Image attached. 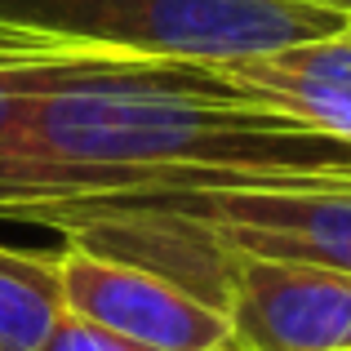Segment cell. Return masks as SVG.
<instances>
[{
	"mask_svg": "<svg viewBox=\"0 0 351 351\" xmlns=\"http://www.w3.org/2000/svg\"><path fill=\"white\" fill-rule=\"evenodd\" d=\"M178 187H351V143L258 107L214 62H53L0 143V218Z\"/></svg>",
	"mask_w": 351,
	"mask_h": 351,
	"instance_id": "obj_1",
	"label": "cell"
},
{
	"mask_svg": "<svg viewBox=\"0 0 351 351\" xmlns=\"http://www.w3.org/2000/svg\"><path fill=\"white\" fill-rule=\"evenodd\" d=\"M351 27V0H0L5 62H232Z\"/></svg>",
	"mask_w": 351,
	"mask_h": 351,
	"instance_id": "obj_2",
	"label": "cell"
},
{
	"mask_svg": "<svg viewBox=\"0 0 351 351\" xmlns=\"http://www.w3.org/2000/svg\"><path fill=\"white\" fill-rule=\"evenodd\" d=\"M53 209L125 214L214 254L351 271V187H178L71 200Z\"/></svg>",
	"mask_w": 351,
	"mask_h": 351,
	"instance_id": "obj_3",
	"label": "cell"
},
{
	"mask_svg": "<svg viewBox=\"0 0 351 351\" xmlns=\"http://www.w3.org/2000/svg\"><path fill=\"white\" fill-rule=\"evenodd\" d=\"M62 311L125 334L156 351H227L232 320L209 298L125 258L67 240L58 249Z\"/></svg>",
	"mask_w": 351,
	"mask_h": 351,
	"instance_id": "obj_4",
	"label": "cell"
},
{
	"mask_svg": "<svg viewBox=\"0 0 351 351\" xmlns=\"http://www.w3.org/2000/svg\"><path fill=\"white\" fill-rule=\"evenodd\" d=\"M232 351H351V271L218 254Z\"/></svg>",
	"mask_w": 351,
	"mask_h": 351,
	"instance_id": "obj_5",
	"label": "cell"
},
{
	"mask_svg": "<svg viewBox=\"0 0 351 351\" xmlns=\"http://www.w3.org/2000/svg\"><path fill=\"white\" fill-rule=\"evenodd\" d=\"M214 71L249 103L351 143V27L271 53L214 62Z\"/></svg>",
	"mask_w": 351,
	"mask_h": 351,
	"instance_id": "obj_6",
	"label": "cell"
},
{
	"mask_svg": "<svg viewBox=\"0 0 351 351\" xmlns=\"http://www.w3.org/2000/svg\"><path fill=\"white\" fill-rule=\"evenodd\" d=\"M58 316V254L0 245V351H40Z\"/></svg>",
	"mask_w": 351,
	"mask_h": 351,
	"instance_id": "obj_7",
	"label": "cell"
},
{
	"mask_svg": "<svg viewBox=\"0 0 351 351\" xmlns=\"http://www.w3.org/2000/svg\"><path fill=\"white\" fill-rule=\"evenodd\" d=\"M40 351H156V347L134 343V338L112 334V329L94 325V320H85V316H71V311H62V316L53 320V329L45 334ZM227 351H232V347H227Z\"/></svg>",
	"mask_w": 351,
	"mask_h": 351,
	"instance_id": "obj_8",
	"label": "cell"
}]
</instances>
